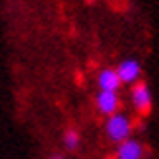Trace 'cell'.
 <instances>
[{
    "mask_svg": "<svg viewBox=\"0 0 159 159\" xmlns=\"http://www.w3.org/2000/svg\"><path fill=\"white\" fill-rule=\"evenodd\" d=\"M105 132L111 142H116V144H122V142L130 140L132 134V120L128 118V115L124 113H116L113 116L107 118L105 122Z\"/></svg>",
    "mask_w": 159,
    "mask_h": 159,
    "instance_id": "1",
    "label": "cell"
},
{
    "mask_svg": "<svg viewBox=\"0 0 159 159\" xmlns=\"http://www.w3.org/2000/svg\"><path fill=\"white\" fill-rule=\"evenodd\" d=\"M130 99H132L134 109L140 115H149L152 105H153V97H152V89H149V85L146 82H138V84L132 85Z\"/></svg>",
    "mask_w": 159,
    "mask_h": 159,
    "instance_id": "2",
    "label": "cell"
},
{
    "mask_svg": "<svg viewBox=\"0 0 159 159\" xmlns=\"http://www.w3.org/2000/svg\"><path fill=\"white\" fill-rule=\"evenodd\" d=\"M95 105H97V111L101 115H105L109 118L118 113L120 97H118V93H113V91H99L95 95Z\"/></svg>",
    "mask_w": 159,
    "mask_h": 159,
    "instance_id": "3",
    "label": "cell"
},
{
    "mask_svg": "<svg viewBox=\"0 0 159 159\" xmlns=\"http://www.w3.org/2000/svg\"><path fill=\"white\" fill-rule=\"evenodd\" d=\"M116 72L122 84H138L142 76V64L136 58H126L116 66Z\"/></svg>",
    "mask_w": 159,
    "mask_h": 159,
    "instance_id": "4",
    "label": "cell"
},
{
    "mask_svg": "<svg viewBox=\"0 0 159 159\" xmlns=\"http://www.w3.org/2000/svg\"><path fill=\"white\" fill-rule=\"evenodd\" d=\"M144 153H146V149L142 146V142L134 140V138L116 146V159H144Z\"/></svg>",
    "mask_w": 159,
    "mask_h": 159,
    "instance_id": "5",
    "label": "cell"
},
{
    "mask_svg": "<svg viewBox=\"0 0 159 159\" xmlns=\"http://www.w3.org/2000/svg\"><path fill=\"white\" fill-rule=\"evenodd\" d=\"M97 85H99V91H113V93H116L118 87L122 85L116 68H103L99 72V76H97Z\"/></svg>",
    "mask_w": 159,
    "mask_h": 159,
    "instance_id": "6",
    "label": "cell"
},
{
    "mask_svg": "<svg viewBox=\"0 0 159 159\" xmlns=\"http://www.w3.org/2000/svg\"><path fill=\"white\" fill-rule=\"evenodd\" d=\"M62 142H64V148L66 149H70V152H74V149H78V146H80V134L76 132V130H66L64 132V136H62Z\"/></svg>",
    "mask_w": 159,
    "mask_h": 159,
    "instance_id": "7",
    "label": "cell"
},
{
    "mask_svg": "<svg viewBox=\"0 0 159 159\" xmlns=\"http://www.w3.org/2000/svg\"><path fill=\"white\" fill-rule=\"evenodd\" d=\"M52 159H64L62 155H52Z\"/></svg>",
    "mask_w": 159,
    "mask_h": 159,
    "instance_id": "8",
    "label": "cell"
}]
</instances>
